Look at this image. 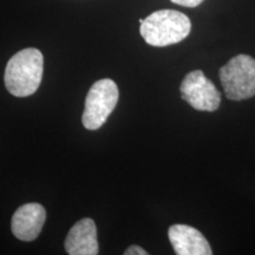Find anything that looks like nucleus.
<instances>
[{"label":"nucleus","instance_id":"obj_1","mask_svg":"<svg viewBox=\"0 0 255 255\" xmlns=\"http://www.w3.org/2000/svg\"><path fill=\"white\" fill-rule=\"evenodd\" d=\"M44 71V57L39 50L24 49L8 60L5 69V87L15 97H28L39 88Z\"/></svg>","mask_w":255,"mask_h":255},{"label":"nucleus","instance_id":"obj_2","mask_svg":"<svg viewBox=\"0 0 255 255\" xmlns=\"http://www.w3.org/2000/svg\"><path fill=\"white\" fill-rule=\"evenodd\" d=\"M190 19L182 12L159 9L148 15L139 26V33L151 46H168L180 43L189 36Z\"/></svg>","mask_w":255,"mask_h":255},{"label":"nucleus","instance_id":"obj_3","mask_svg":"<svg viewBox=\"0 0 255 255\" xmlns=\"http://www.w3.org/2000/svg\"><path fill=\"white\" fill-rule=\"evenodd\" d=\"M220 81L228 100H248L255 95V59L238 55L220 69Z\"/></svg>","mask_w":255,"mask_h":255},{"label":"nucleus","instance_id":"obj_4","mask_svg":"<svg viewBox=\"0 0 255 255\" xmlns=\"http://www.w3.org/2000/svg\"><path fill=\"white\" fill-rule=\"evenodd\" d=\"M120 97L117 84L109 78L100 79L89 90L85 98L82 122L88 130H97L107 122Z\"/></svg>","mask_w":255,"mask_h":255},{"label":"nucleus","instance_id":"obj_5","mask_svg":"<svg viewBox=\"0 0 255 255\" xmlns=\"http://www.w3.org/2000/svg\"><path fill=\"white\" fill-rule=\"evenodd\" d=\"M181 97L199 111H215L221 103V94L201 70L191 71L180 87Z\"/></svg>","mask_w":255,"mask_h":255},{"label":"nucleus","instance_id":"obj_6","mask_svg":"<svg viewBox=\"0 0 255 255\" xmlns=\"http://www.w3.org/2000/svg\"><path fill=\"white\" fill-rule=\"evenodd\" d=\"M45 219L46 212L39 203L20 206L12 216V233L21 241H33L40 234Z\"/></svg>","mask_w":255,"mask_h":255},{"label":"nucleus","instance_id":"obj_7","mask_svg":"<svg viewBox=\"0 0 255 255\" xmlns=\"http://www.w3.org/2000/svg\"><path fill=\"white\" fill-rule=\"evenodd\" d=\"M168 237L177 255L213 254L209 242L196 228L188 225H174L169 228Z\"/></svg>","mask_w":255,"mask_h":255},{"label":"nucleus","instance_id":"obj_8","mask_svg":"<svg viewBox=\"0 0 255 255\" xmlns=\"http://www.w3.org/2000/svg\"><path fill=\"white\" fill-rule=\"evenodd\" d=\"M66 253L70 255H96L100 252L97 228L94 220L82 219L70 229L65 239Z\"/></svg>","mask_w":255,"mask_h":255},{"label":"nucleus","instance_id":"obj_9","mask_svg":"<svg viewBox=\"0 0 255 255\" xmlns=\"http://www.w3.org/2000/svg\"><path fill=\"white\" fill-rule=\"evenodd\" d=\"M174 4L181 5V6H186V7H196L199 6L203 0H171Z\"/></svg>","mask_w":255,"mask_h":255},{"label":"nucleus","instance_id":"obj_10","mask_svg":"<svg viewBox=\"0 0 255 255\" xmlns=\"http://www.w3.org/2000/svg\"><path fill=\"white\" fill-rule=\"evenodd\" d=\"M124 254L126 255H146L148 254V252L143 250L142 247H138V246H130L128 250L124 252Z\"/></svg>","mask_w":255,"mask_h":255}]
</instances>
